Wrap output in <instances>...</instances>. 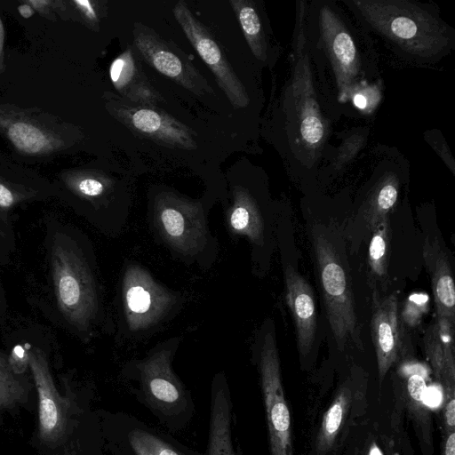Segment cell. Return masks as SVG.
<instances>
[{
	"label": "cell",
	"mask_w": 455,
	"mask_h": 455,
	"mask_svg": "<svg viewBox=\"0 0 455 455\" xmlns=\"http://www.w3.org/2000/svg\"><path fill=\"white\" fill-rule=\"evenodd\" d=\"M320 43L334 72L341 100H345L363 76L361 55L355 38L330 6L323 7L320 13Z\"/></svg>",
	"instance_id": "10"
},
{
	"label": "cell",
	"mask_w": 455,
	"mask_h": 455,
	"mask_svg": "<svg viewBox=\"0 0 455 455\" xmlns=\"http://www.w3.org/2000/svg\"><path fill=\"white\" fill-rule=\"evenodd\" d=\"M19 11H20V14L25 18H28L33 14L32 10L28 5L20 6Z\"/></svg>",
	"instance_id": "38"
},
{
	"label": "cell",
	"mask_w": 455,
	"mask_h": 455,
	"mask_svg": "<svg viewBox=\"0 0 455 455\" xmlns=\"http://www.w3.org/2000/svg\"><path fill=\"white\" fill-rule=\"evenodd\" d=\"M75 4L79 7L87 19L91 20H95L97 19V13L90 1H75Z\"/></svg>",
	"instance_id": "32"
},
{
	"label": "cell",
	"mask_w": 455,
	"mask_h": 455,
	"mask_svg": "<svg viewBox=\"0 0 455 455\" xmlns=\"http://www.w3.org/2000/svg\"><path fill=\"white\" fill-rule=\"evenodd\" d=\"M367 455H384L380 447L375 442H372L367 451Z\"/></svg>",
	"instance_id": "36"
},
{
	"label": "cell",
	"mask_w": 455,
	"mask_h": 455,
	"mask_svg": "<svg viewBox=\"0 0 455 455\" xmlns=\"http://www.w3.org/2000/svg\"><path fill=\"white\" fill-rule=\"evenodd\" d=\"M268 430L270 455H293L291 415L282 385L273 325L267 321L253 344Z\"/></svg>",
	"instance_id": "6"
},
{
	"label": "cell",
	"mask_w": 455,
	"mask_h": 455,
	"mask_svg": "<svg viewBox=\"0 0 455 455\" xmlns=\"http://www.w3.org/2000/svg\"><path fill=\"white\" fill-rule=\"evenodd\" d=\"M8 136L16 148L28 153L39 152L48 143L39 129L25 123L12 124L8 130Z\"/></svg>",
	"instance_id": "26"
},
{
	"label": "cell",
	"mask_w": 455,
	"mask_h": 455,
	"mask_svg": "<svg viewBox=\"0 0 455 455\" xmlns=\"http://www.w3.org/2000/svg\"><path fill=\"white\" fill-rule=\"evenodd\" d=\"M8 359L13 371L21 374L28 365V352L25 351L22 347L16 346Z\"/></svg>",
	"instance_id": "30"
},
{
	"label": "cell",
	"mask_w": 455,
	"mask_h": 455,
	"mask_svg": "<svg viewBox=\"0 0 455 455\" xmlns=\"http://www.w3.org/2000/svg\"><path fill=\"white\" fill-rule=\"evenodd\" d=\"M285 299L293 317L299 352L310 351L316 331L314 293L309 283L291 267L284 270Z\"/></svg>",
	"instance_id": "15"
},
{
	"label": "cell",
	"mask_w": 455,
	"mask_h": 455,
	"mask_svg": "<svg viewBox=\"0 0 455 455\" xmlns=\"http://www.w3.org/2000/svg\"><path fill=\"white\" fill-rule=\"evenodd\" d=\"M423 259L430 275L436 315L455 323V287L449 258L436 239L427 237Z\"/></svg>",
	"instance_id": "16"
},
{
	"label": "cell",
	"mask_w": 455,
	"mask_h": 455,
	"mask_svg": "<svg viewBox=\"0 0 455 455\" xmlns=\"http://www.w3.org/2000/svg\"><path fill=\"white\" fill-rule=\"evenodd\" d=\"M210 208L203 200L163 189L150 199L148 221L155 237L175 259L206 271L220 252L219 240L208 220Z\"/></svg>",
	"instance_id": "3"
},
{
	"label": "cell",
	"mask_w": 455,
	"mask_h": 455,
	"mask_svg": "<svg viewBox=\"0 0 455 455\" xmlns=\"http://www.w3.org/2000/svg\"><path fill=\"white\" fill-rule=\"evenodd\" d=\"M109 76L115 88L128 100L154 107L161 99L144 75L131 49H127L113 60Z\"/></svg>",
	"instance_id": "18"
},
{
	"label": "cell",
	"mask_w": 455,
	"mask_h": 455,
	"mask_svg": "<svg viewBox=\"0 0 455 455\" xmlns=\"http://www.w3.org/2000/svg\"><path fill=\"white\" fill-rule=\"evenodd\" d=\"M173 14L194 49L209 67L220 89L235 108H244L249 103L246 90L212 35L191 12L183 1H179Z\"/></svg>",
	"instance_id": "9"
},
{
	"label": "cell",
	"mask_w": 455,
	"mask_h": 455,
	"mask_svg": "<svg viewBox=\"0 0 455 455\" xmlns=\"http://www.w3.org/2000/svg\"><path fill=\"white\" fill-rule=\"evenodd\" d=\"M230 391L225 375L212 383L208 455H236L232 442Z\"/></svg>",
	"instance_id": "17"
},
{
	"label": "cell",
	"mask_w": 455,
	"mask_h": 455,
	"mask_svg": "<svg viewBox=\"0 0 455 455\" xmlns=\"http://www.w3.org/2000/svg\"><path fill=\"white\" fill-rule=\"evenodd\" d=\"M353 102L359 109H365L368 106L367 97L362 92L353 94Z\"/></svg>",
	"instance_id": "35"
},
{
	"label": "cell",
	"mask_w": 455,
	"mask_h": 455,
	"mask_svg": "<svg viewBox=\"0 0 455 455\" xmlns=\"http://www.w3.org/2000/svg\"><path fill=\"white\" fill-rule=\"evenodd\" d=\"M446 386V403L444 407V422L447 433L455 430V393L454 384Z\"/></svg>",
	"instance_id": "29"
},
{
	"label": "cell",
	"mask_w": 455,
	"mask_h": 455,
	"mask_svg": "<svg viewBox=\"0 0 455 455\" xmlns=\"http://www.w3.org/2000/svg\"><path fill=\"white\" fill-rule=\"evenodd\" d=\"M133 455H183L158 435L135 427L127 435Z\"/></svg>",
	"instance_id": "24"
},
{
	"label": "cell",
	"mask_w": 455,
	"mask_h": 455,
	"mask_svg": "<svg viewBox=\"0 0 455 455\" xmlns=\"http://www.w3.org/2000/svg\"><path fill=\"white\" fill-rule=\"evenodd\" d=\"M442 395L439 390L431 388L427 390L425 397V404L428 406H437L441 402Z\"/></svg>",
	"instance_id": "33"
},
{
	"label": "cell",
	"mask_w": 455,
	"mask_h": 455,
	"mask_svg": "<svg viewBox=\"0 0 455 455\" xmlns=\"http://www.w3.org/2000/svg\"><path fill=\"white\" fill-rule=\"evenodd\" d=\"M371 331L375 347L380 382L402 352V322L395 293L381 297L372 289Z\"/></svg>",
	"instance_id": "13"
},
{
	"label": "cell",
	"mask_w": 455,
	"mask_h": 455,
	"mask_svg": "<svg viewBox=\"0 0 455 455\" xmlns=\"http://www.w3.org/2000/svg\"><path fill=\"white\" fill-rule=\"evenodd\" d=\"M357 18L404 58L419 63L448 52L450 28L429 8L408 1L346 3Z\"/></svg>",
	"instance_id": "2"
},
{
	"label": "cell",
	"mask_w": 455,
	"mask_h": 455,
	"mask_svg": "<svg viewBox=\"0 0 455 455\" xmlns=\"http://www.w3.org/2000/svg\"><path fill=\"white\" fill-rule=\"evenodd\" d=\"M29 382L12 368L8 357L0 353V411L27 401Z\"/></svg>",
	"instance_id": "22"
},
{
	"label": "cell",
	"mask_w": 455,
	"mask_h": 455,
	"mask_svg": "<svg viewBox=\"0 0 455 455\" xmlns=\"http://www.w3.org/2000/svg\"><path fill=\"white\" fill-rule=\"evenodd\" d=\"M110 108L114 116L137 134L171 148H196L194 132L158 108L115 98Z\"/></svg>",
	"instance_id": "11"
},
{
	"label": "cell",
	"mask_w": 455,
	"mask_h": 455,
	"mask_svg": "<svg viewBox=\"0 0 455 455\" xmlns=\"http://www.w3.org/2000/svg\"><path fill=\"white\" fill-rule=\"evenodd\" d=\"M229 3L251 52L259 60L266 62L267 42L254 4L248 0H231Z\"/></svg>",
	"instance_id": "20"
},
{
	"label": "cell",
	"mask_w": 455,
	"mask_h": 455,
	"mask_svg": "<svg viewBox=\"0 0 455 455\" xmlns=\"http://www.w3.org/2000/svg\"><path fill=\"white\" fill-rule=\"evenodd\" d=\"M384 440H385V448H386V452H387V455H398L393 449V443H391V441L387 438V437H384Z\"/></svg>",
	"instance_id": "37"
},
{
	"label": "cell",
	"mask_w": 455,
	"mask_h": 455,
	"mask_svg": "<svg viewBox=\"0 0 455 455\" xmlns=\"http://www.w3.org/2000/svg\"><path fill=\"white\" fill-rule=\"evenodd\" d=\"M224 225L233 240L244 237L258 263L267 245V220L261 204L252 191L243 184H233L224 200Z\"/></svg>",
	"instance_id": "12"
},
{
	"label": "cell",
	"mask_w": 455,
	"mask_h": 455,
	"mask_svg": "<svg viewBox=\"0 0 455 455\" xmlns=\"http://www.w3.org/2000/svg\"><path fill=\"white\" fill-rule=\"evenodd\" d=\"M14 196L11 190L0 183V207L7 209L14 204Z\"/></svg>",
	"instance_id": "31"
},
{
	"label": "cell",
	"mask_w": 455,
	"mask_h": 455,
	"mask_svg": "<svg viewBox=\"0 0 455 455\" xmlns=\"http://www.w3.org/2000/svg\"><path fill=\"white\" fill-rule=\"evenodd\" d=\"M454 323L442 316L429 326L423 341L435 376L445 385L454 384Z\"/></svg>",
	"instance_id": "19"
},
{
	"label": "cell",
	"mask_w": 455,
	"mask_h": 455,
	"mask_svg": "<svg viewBox=\"0 0 455 455\" xmlns=\"http://www.w3.org/2000/svg\"><path fill=\"white\" fill-rule=\"evenodd\" d=\"M390 243V224L385 218L372 229L368 262L371 274L378 279H385L387 275V255Z\"/></svg>",
	"instance_id": "23"
},
{
	"label": "cell",
	"mask_w": 455,
	"mask_h": 455,
	"mask_svg": "<svg viewBox=\"0 0 455 455\" xmlns=\"http://www.w3.org/2000/svg\"><path fill=\"white\" fill-rule=\"evenodd\" d=\"M133 42L140 55L162 75L198 96L213 92L190 59L148 27L135 23Z\"/></svg>",
	"instance_id": "8"
},
{
	"label": "cell",
	"mask_w": 455,
	"mask_h": 455,
	"mask_svg": "<svg viewBox=\"0 0 455 455\" xmlns=\"http://www.w3.org/2000/svg\"><path fill=\"white\" fill-rule=\"evenodd\" d=\"M117 299L116 338L136 342L169 323L182 308L186 295L163 284L141 264L130 261L123 268Z\"/></svg>",
	"instance_id": "4"
},
{
	"label": "cell",
	"mask_w": 455,
	"mask_h": 455,
	"mask_svg": "<svg viewBox=\"0 0 455 455\" xmlns=\"http://www.w3.org/2000/svg\"><path fill=\"white\" fill-rule=\"evenodd\" d=\"M407 390L412 401L421 405L425 404V397L427 389L424 375L420 371L415 370L409 374Z\"/></svg>",
	"instance_id": "28"
},
{
	"label": "cell",
	"mask_w": 455,
	"mask_h": 455,
	"mask_svg": "<svg viewBox=\"0 0 455 455\" xmlns=\"http://www.w3.org/2000/svg\"><path fill=\"white\" fill-rule=\"evenodd\" d=\"M443 455H455V430L447 433Z\"/></svg>",
	"instance_id": "34"
},
{
	"label": "cell",
	"mask_w": 455,
	"mask_h": 455,
	"mask_svg": "<svg viewBox=\"0 0 455 455\" xmlns=\"http://www.w3.org/2000/svg\"><path fill=\"white\" fill-rule=\"evenodd\" d=\"M427 296L426 294H413L403 304L400 320L402 323L412 328L417 326L424 313L427 311Z\"/></svg>",
	"instance_id": "27"
},
{
	"label": "cell",
	"mask_w": 455,
	"mask_h": 455,
	"mask_svg": "<svg viewBox=\"0 0 455 455\" xmlns=\"http://www.w3.org/2000/svg\"><path fill=\"white\" fill-rule=\"evenodd\" d=\"M28 365L32 371L39 398V431L46 442L59 440L67 426V404L57 392L49 365L39 348L29 350Z\"/></svg>",
	"instance_id": "14"
},
{
	"label": "cell",
	"mask_w": 455,
	"mask_h": 455,
	"mask_svg": "<svg viewBox=\"0 0 455 455\" xmlns=\"http://www.w3.org/2000/svg\"><path fill=\"white\" fill-rule=\"evenodd\" d=\"M351 400L349 389L343 387L337 394L331 406L323 415L316 438L318 453L323 454L331 450L339 433Z\"/></svg>",
	"instance_id": "21"
},
{
	"label": "cell",
	"mask_w": 455,
	"mask_h": 455,
	"mask_svg": "<svg viewBox=\"0 0 455 455\" xmlns=\"http://www.w3.org/2000/svg\"><path fill=\"white\" fill-rule=\"evenodd\" d=\"M93 251L85 239L60 233L52 246V269L58 306L76 333L88 340L99 331H115L105 307Z\"/></svg>",
	"instance_id": "1"
},
{
	"label": "cell",
	"mask_w": 455,
	"mask_h": 455,
	"mask_svg": "<svg viewBox=\"0 0 455 455\" xmlns=\"http://www.w3.org/2000/svg\"><path fill=\"white\" fill-rule=\"evenodd\" d=\"M180 341V337H171L157 343L143 358L131 360L124 367L125 374L139 381L148 403L169 416L181 412L188 405L186 390L172 369Z\"/></svg>",
	"instance_id": "7"
},
{
	"label": "cell",
	"mask_w": 455,
	"mask_h": 455,
	"mask_svg": "<svg viewBox=\"0 0 455 455\" xmlns=\"http://www.w3.org/2000/svg\"><path fill=\"white\" fill-rule=\"evenodd\" d=\"M313 248L329 324L339 349L347 342L361 346L348 272L338 249L320 228L314 229Z\"/></svg>",
	"instance_id": "5"
},
{
	"label": "cell",
	"mask_w": 455,
	"mask_h": 455,
	"mask_svg": "<svg viewBox=\"0 0 455 455\" xmlns=\"http://www.w3.org/2000/svg\"><path fill=\"white\" fill-rule=\"evenodd\" d=\"M398 196L396 183L387 181L376 191L366 210V220L371 230L387 218L388 212L394 207Z\"/></svg>",
	"instance_id": "25"
}]
</instances>
